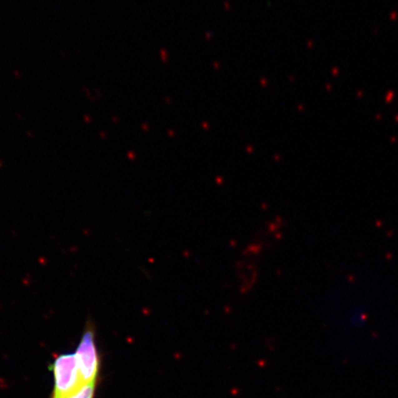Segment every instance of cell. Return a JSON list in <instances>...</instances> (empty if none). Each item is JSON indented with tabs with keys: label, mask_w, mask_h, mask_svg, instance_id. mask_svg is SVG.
Segmentation results:
<instances>
[{
	"label": "cell",
	"mask_w": 398,
	"mask_h": 398,
	"mask_svg": "<svg viewBox=\"0 0 398 398\" xmlns=\"http://www.w3.org/2000/svg\"><path fill=\"white\" fill-rule=\"evenodd\" d=\"M97 382L83 384L75 394L66 398H94Z\"/></svg>",
	"instance_id": "3957f363"
},
{
	"label": "cell",
	"mask_w": 398,
	"mask_h": 398,
	"mask_svg": "<svg viewBox=\"0 0 398 398\" xmlns=\"http://www.w3.org/2000/svg\"><path fill=\"white\" fill-rule=\"evenodd\" d=\"M50 369L54 376V388L51 398H66L75 394L82 385L75 353L58 355Z\"/></svg>",
	"instance_id": "6da1fadb"
},
{
	"label": "cell",
	"mask_w": 398,
	"mask_h": 398,
	"mask_svg": "<svg viewBox=\"0 0 398 398\" xmlns=\"http://www.w3.org/2000/svg\"><path fill=\"white\" fill-rule=\"evenodd\" d=\"M75 356L83 384L97 382L101 369V358L96 344L95 329L91 322L86 325Z\"/></svg>",
	"instance_id": "7a4b0ae2"
}]
</instances>
